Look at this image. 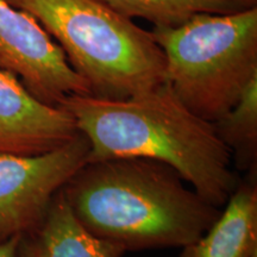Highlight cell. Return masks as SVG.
Here are the masks:
<instances>
[{
    "label": "cell",
    "instance_id": "cell-11",
    "mask_svg": "<svg viewBox=\"0 0 257 257\" xmlns=\"http://www.w3.org/2000/svg\"><path fill=\"white\" fill-rule=\"evenodd\" d=\"M126 18H143L154 27L174 28L197 14H234L244 10L233 0H100Z\"/></svg>",
    "mask_w": 257,
    "mask_h": 257
},
{
    "label": "cell",
    "instance_id": "cell-14",
    "mask_svg": "<svg viewBox=\"0 0 257 257\" xmlns=\"http://www.w3.org/2000/svg\"><path fill=\"white\" fill-rule=\"evenodd\" d=\"M253 257H257V255H255V256H253Z\"/></svg>",
    "mask_w": 257,
    "mask_h": 257
},
{
    "label": "cell",
    "instance_id": "cell-10",
    "mask_svg": "<svg viewBox=\"0 0 257 257\" xmlns=\"http://www.w3.org/2000/svg\"><path fill=\"white\" fill-rule=\"evenodd\" d=\"M218 136L242 170L257 168V76L229 112L214 121Z\"/></svg>",
    "mask_w": 257,
    "mask_h": 257
},
{
    "label": "cell",
    "instance_id": "cell-13",
    "mask_svg": "<svg viewBox=\"0 0 257 257\" xmlns=\"http://www.w3.org/2000/svg\"><path fill=\"white\" fill-rule=\"evenodd\" d=\"M233 2L237 3L244 10L257 8V0H233Z\"/></svg>",
    "mask_w": 257,
    "mask_h": 257
},
{
    "label": "cell",
    "instance_id": "cell-12",
    "mask_svg": "<svg viewBox=\"0 0 257 257\" xmlns=\"http://www.w3.org/2000/svg\"><path fill=\"white\" fill-rule=\"evenodd\" d=\"M19 237H15L0 244V257H17V245Z\"/></svg>",
    "mask_w": 257,
    "mask_h": 257
},
{
    "label": "cell",
    "instance_id": "cell-5",
    "mask_svg": "<svg viewBox=\"0 0 257 257\" xmlns=\"http://www.w3.org/2000/svg\"><path fill=\"white\" fill-rule=\"evenodd\" d=\"M80 133L66 146L38 156L0 155V244L34 227L54 195L87 160Z\"/></svg>",
    "mask_w": 257,
    "mask_h": 257
},
{
    "label": "cell",
    "instance_id": "cell-9",
    "mask_svg": "<svg viewBox=\"0 0 257 257\" xmlns=\"http://www.w3.org/2000/svg\"><path fill=\"white\" fill-rule=\"evenodd\" d=\"M125 252L123 246L89 233L74 217L61 189L17 245V257H123Z\"/></svg>",
    "mask_w": 257,
    "mask_h": 257
},
{
    "label": "cell",
    "instance_id": "cell-3",
    "mask_svg": "<svg viewBox=\"0 0 257 257\" xmlns=\"http://www.w3.org/2000/svg\"><path fill=\"white\" fill-rule=\"evenodd\" d=\"M30 14L63 50L91 95L127 99L166 81V56L152 31L100 0H8Z\"/></svg>",
    "mask_w": 257,
    "mask_h": 257
},
{
    "label": "cell",
    "instance_id": "cell-4",
    "mask_svg": "<svg viewBox=\"0 0 257 257\" xmlns=\"http://www.w3.org/2000/svg\"><path fill=\"white\" fill-rule=\"evenodd\" d=\"M166 56V81L188 110L214 121L257 76V8L197 14L174 28L154 27Z\"/></svg>",
    "mask_w": 257,
    "mask_h": 257
},
{
    "label": "cell",
    "instance_id": "cell-7",
    "mask_svg": "<svg viewBox=\"0 0 257 257\" xmlns=\"http://www.w3.org/2000/svg\"><path fill=\"white\" fill-rule=\"evenodd\" d=\"M79 134L66 108L38 100L17 76L0 69V155H43Z\"/></svg>",
    "mask_w": 257,
    "mask_h": 257
},
{
    "label": "cell",
    "instance_id": "cell-1",
    "mask_svg": "<svg viewBox=\"0 0 257 257\" xmlns=\"http://www.w3.org/2000/svg\"><path fill=\"white\" fill-rule=\"evenodd\" d=\"M60 106L88 140L86 162L128 157L159 161L219 208L238 184L232 156L214 124L188 110L167 81L120 100L72 94Z\"/></svg>",
    "mask_w": 257,
    "mask_h": 257
},
{
    "label": "cell",
    "instance_id": "cell-8",
    "mask_svg": "<svg viewBox=\"0 0 257 257\" xmlns=\"http://www.w3.org/2000/svg\"><path fill=\"white\" fill-rule=\"evenodd\" d=\"M257 255V168L238 181L219 217L179 257H253Z\"/></svg>",
    "mask_w": 257,
    "mask_h": 257
},
{
    "label": "cell",
    "instance_id": "cell-6",
    "mask_svg": "<svg viewBox=\"0 0 257 257\" xmlns=\"http://www.w3.org/2000/svg\"><path fill=\"white\" fill-rule=\"evenodd\" d=\"M0 69L17 76L38 100L60 106L72 94L91 95L63 50L30 14L0 0Z\"/></svg>",
    "mask_w": 257,
    "mask_h": 257
},
{
    "label": "cell",
    "instance_id": "cell-2",
    "mask_svg": "<svg viewBox=\"0 0 257 257\" xmlns=\"http://www.w3.org/2000/svg\"><path fill=\"white\" fill-rule=\"evenodd\" d=\"M185 182L166 163L128 157L86 162L61 193L96 238L126 251L184 248L200 238L221 211Z\"/></svg>",
    "mask_w": 257,
    "mask_h": 257
}]
</instances>
